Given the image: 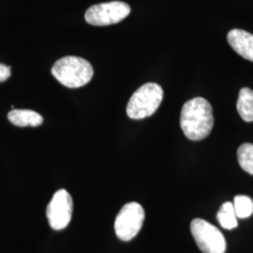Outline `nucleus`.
Masks as SVG:
<instances>
[{
    "mask_svg": "<svg viewBox=\"0 0 253 253\" xmlns=\"http://www.w3.org/2000/svg\"><path fill=\"white\" fill-rule=\"evenodd\" d=\"M214 126L213 109L208 100L196 97L187 101L181 110L180 126L185 136L191 141L208 137Z\"/></svg>",
    "mask_w": 253,
    "mask_h": 253,
    "instance_id": "obj_1",
    "label": "nucleus"
},
{
    "mask_svg": "<svg viewBox=\"0 0 253 253\" xmlns=\"http://www.w3.org/2000/svg\"><path fill=\"white\" fill-rule=\"evenodd\" d=\"M54 78L69 88H78L91 81L94 70L91 64L78 56H65L52 67Z\"/></svg>",
    "mask_w": 253,
    "mask_h": 253,
    "instance_id": "obj_2",
    "label": "nucleus"
},
{
    "mask_svg": "<svg viewBox=\"0 0 253 253\" xmlns=\"http://www.w3.org/2000/svg\"><path fill=\"white\" fill-rule=\"evenodd\" d=\"M163 99V87L156 83H146L132 94L126 105V115L135 120L149 118L159 109Z\"/></svg>",
    "mask_w": 253,
    "mask_h": 253,
    "instance_id": "obj_3",
    "label": "nucleus"
},
{
    "mask_svg": "<svg viewBox=\"0 0 253 253\" xmlns=\"http://www.w3.org/2000/svg\"><path fill=\"white\" fill-rule=\"evenodd\" d=\"M190 232L201 252L224 253L226 240L217 227L203 218H194L190 223Z\"/></svg>",
    "mask_w": 253,
    "mask_h": 253,
    "instance_id": "obj_4",
    "label": "nucleus"
},
{
    "mask_svg": "<svg viewBox=\"0 0 253 253\" xmlns=\"http://www.w3.org/2000/svg\"><path fill=\"white\" fill-rule=\"evenodd\" d=\"M145 213L143 207L130 202L120 209L115 221L117 236L122 241H129L134 238L145 221Z\"/></svg>",
    "mask_w": 253,
    "mask_h": 253,
    "instance_id": "obj_5",
    "label": "nucleus"
},
{
    "mask_svg": "<svg viewBox=\"0 0 253 253\" xmlns=\"http://www.w3.org/2000/svg\"><path fill=\"white\" fill-rule=\"evenodd\" d=\"M129 13L128 4L122 1H111L91 6L85 11L84 19L91 26L105 27L123 21Z\"/></svg>",
    "mask_w": 253,
    "mask_h": 253,
    "instance_id": "obj_6",
    "label": "nucleus"
},
{
    "mask_svg": "<svg viewBox=\"0 0 253 253\" xmlns=\"http://www.w3.org/2000/svg\"><path fill=\"white\" fill-rule=\"evenodd\" d=\"M73 202L66 190H57L46 208V216L52 229L59 231L69 225L73 217Z\"/></svg>",
    "mask_w": 253,
    "mask_h": 253,
    "instance_id": "obj_7",
    "label": "nucleus"
},
{
    "mask_svg": "<svg viewBox=\"0 0 253 253\" xmlns=\"http://www.w3.org/2000/svg\"><path fill=\"white\" fill-rule=\"evenodd\" d=\"M227 41L230 46L245 59L253 62V35L243 29L235 28L229 31Z\"/></svg>",
    "mask_w": 253,
    "mask_h": 253,
    "instance_id": "obj_8",
    "label": "nucleus"
},
{
    "mask_svg": "<svg viewBox=\"0 0 253 253\" xmlns=\"http://www.w3.org/2000/svg\"><path fill=\"white\" fill-rule=\"evenodd\" d=\"M8 119L14 126H39L43 123V118L31 110H11L8 114Z\"/></svg>",
    "mask_w": 253,
    "mask_h": 253,
    "instance_id": "obj_9",
    "label": "nucleus"
},
{
    "mask_svg": "<svg viewBox=\"0 0 253 253\" xmlns=\"http://www.w3.org/2000/svg\"><path fill=\"white\" fill-rule=\"evenodd\" d=\"M236 108L239 116L246 122L253 121V90L243 87L239 91Z\"/></svg>",
    "mask_w": 253,
    "mask_h": 253,
    "instance_id": "obj_10",
    "label": "nucleus"
},
{
    "mask_svg": "<svg viewBox=\"0 0 253 253\" xmlns=\"http://www.w3.org/2000/svg\"><path fill=\"white\" fill-rule=\"evenodd\" d=\"M217 218L221 227L227 230H232L237 226V217L233 203H224L217 212Z\"/></svg>",
    "mask_w": 253,
    "mask_h": 253,
    "instance_id": "obj_11",
    "label": "nucleus"
},
{
    "mask_svg": "<svg viewBox=\"0 0 253 253\" xmlns=\"http://www.w3.org/2000/svg\"><path fill=\"white\" fill-rule=\"evenodd\" d=\"M237 161L245 172L253 175V144L245 143L238 147Z\"/></svg>",
    "mask_w": 253,
    "mask_h": 253,
    "instance_id": "obj_12",
    "label": "nucleus"
},
{
    "mask_svg": "<svg viewBox=\"0 0 253 253\" xmlns=\"http://www.w3.org/2000/svg\"><path fill=\"white\" fill-rule=\"evenodd\" d=\"M233 205L237 218H246L252 216L253 213V202L249 196L236 195Z\"/></svg>",
    "mask_w": 253,
    "mask_h": 253,
    "instance_id": "obj_13",
    "label": "nucleus"
},
{
    "mask_svg": "<svg viewBox=\"0 0 253 253\" xmlns=\"http://www.w3.org/2000/svg\"><path fill=\"white\" fill-rule=\"evenodd\" d=\"M10 76V67L0 63V83L8 80Z\"/></svg>",
    "mask_w": 253,
    "mask_h": 253,
    "instance_id": "obj_14",
    "label": "nucleus"
}]
</instances>
